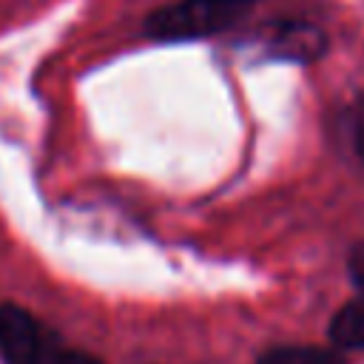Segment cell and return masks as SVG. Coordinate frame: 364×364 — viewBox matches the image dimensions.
<instances>
[{"label": "cell", "instance_id": "277c9868", "mask_svg": "<svg viewBox=\"0 0 364 364\" xmlns=\"http://www.w3.org/2000/svg\"><path fill=\"white\" fill-rule=\"evenodd\" d=\"M330 338L333 344L344 350H361L364 347V290H358L355 299H350L330 321Z\"/></svg>", "mask_w": 364, "mask_h": 364}, {"label": "cell", "instance_id": "6da1fadb", "mask_svg": "<svg viewBox=\"0 0 364 364\" xmlns=\"http://www.w3.org/2000/svg\"><path fill=\"white\" fill-rule=\"evenodd\" d=\"M239 14L242 6L222 0H179L148 14L145 31L154 40H199L228 28Z\"/></svg>", "mask_w": 364, "mask_h": 364}, {"label": "cell", "instance_id": "8992f818", "mask_svg": "<svg viewBox=\"0 0 364 364\" xmlns=\"http://www.w3.org/2000/svg\"><path fill=\"white\" fill-rule=\"evenodd\" d=\"M347 270H350V279L358 290H364V245L353 247L350 259H347Z\"/></svg>", "mask_w": 364, "mask_h": 364}, {"label": "cell", "instance_id": "9c48e42d", "mask_svg": "<svg viewBox=\"0 0 364 364\" xmlns=\"http://www.w3.org/2000/svg\"><path fill=\"white\" fill-rule=\"evenodd\" d=\"M222 3H230V6H242L245 9V3H250V0H222Z\"/></svg>", "mask_w": 364, "mask_h": 364}, {"label": "cell", "instance_id": "ba28073f", "mask_svg": "<svg viewBox=\"0 0 364 364\" xmlns=\"http://www.w3.org/2000/svg\"><path fill=\"white\" fill-rule=\"evenodd\" d=\"M355 148H358V156L364 159V100H361L358 114H355Z\"/></svg>", "mask_w": 364, "mask_h": 364}, {"label": "cell", "instance_id": "5b68a950", "mask_svg": "<svg viewBox=\"0 0 364 364\" xmlns=\"http://www.w3.org/2000/svg\"><path fill=\"white\" fill-rule=\"evenodd\" d=\"M256 364H344V358L324 347H273Z\"/></svg>", "mask_w": 364, "mask_h": 364}, {"label": "cell", "instance_id": "52a82bcc", "mask_svg": "<svg viewBox=\"0 0 364 364\" xmlns=\"http://www.w3.org/2000/svg\"><path fill=\"white\" fill-rule=\"evenodd\" d=\"M48 364H102L100 358H94V355H88V353H77V350H63V353H57Z\"/></svg>", "mask_w": 364, "mask_h": 364}, {"label": "cell", "instance_id": "7a4b0ae2", "mask_svg": "<svg viewBox=\"0 0 364 364\" xmlns=\"http://www.w3.org/2000/svg\"><path fill=\"white\" fill-rule=\"evenodd\" d=\"M0 355L6 364H40L43 358L40 324L23 307H0Z\"/></svg>", "mask_w": 364, "mask_h": 364}, {"label": "cell", "instance_id": "3957f363", "mask_svg": "<svg viewBox=\"0 0 364 364\" xmlns=\"http://www.w3.org/2000/svg\"><path fill=\"white\" fill-rule=\"evenodd\" d=\"M327 48V37L321 28L307 26V23H282L270 28L267 34V51L282 60H296V63H310L321 57Z\"/></svg>", "mask_w": 364, "mask_h": 364}]
</instances>
